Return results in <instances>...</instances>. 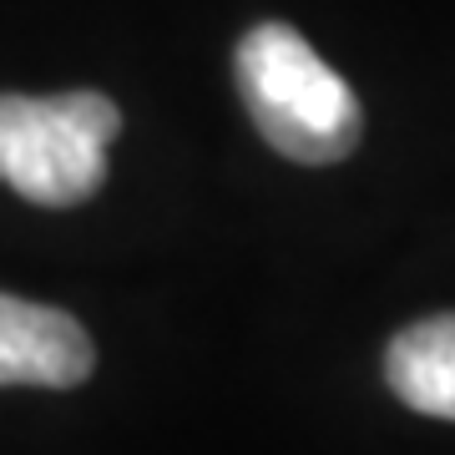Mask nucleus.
Masks as SVG:
<instances>
[{
  "instance_id": "obj_1",
  "label": "nucleus",
  "mask_w": 455,
  "mask_h": 455,
  "mask_svg": "<svg viewBox=\"0 0 455 455\" xmlns=\"http://www.w3.org/2000/svg\"><path fill=\"white\" fill-rule=\"evenodd\" d=\"M238 92L263 142L289 163L324 167L349 157L364 132L355 92L293 26H253L238 41Z\"/></svg>"
},
{
  "instance_id": "obj_4",
  "label": "nucleus",
  "mask_w": 455,
  "mask_h": 455,
  "mask_svg": "<svg viewBox=\"0 0 455 455\" xmlns=\"http://www.w3.org/2000/svg\"><path fill=\"white\" fill-rule=\"evenodd\" d=\"M385 379L410 410L455 420V314L400 329L385 355Z\"/></svg>"
},
{
  "instance_id": "obj_3",
  "label": "nucleus",
  "mask_w": 455,
  "mask_h": 455,
  "mask_svg": "<svg viewBox=\"0 0 455 455\" xmlns=\"http://www.w3.org/2000/svg\"><path fill=\"white\" fill-rule=\"evenodd\" d=\"M97 349L66 309L0 293V385L71 390L86 385Z\"/></svg>"
},
{
  "instance_id": "obj_2",
  "label": "nucleus",
  "mask_w": 455,
  "mask_h": 455,
  "mask_svg": "<svg viewBox=\"0 0 455 455\" xmlns=\"http://www.w3.org/2000/svg\"><path fill=\"white\" fill-rule=\"evenodd\" d=\"M122 112L101 92L0 97V182L26 203L71 208L101 188Z\"/></svg>"
}]
</instances>
